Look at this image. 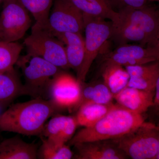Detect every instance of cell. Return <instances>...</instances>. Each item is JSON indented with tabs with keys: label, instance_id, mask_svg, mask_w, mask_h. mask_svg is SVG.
<instances>
[{
	"label": "cell",
	"instance_id": "obj_18",
	"mask_svg": "<svg viewBox=\"0 0 159 159\" xmlns=\"http://www.w3.org/2000/svg\"><path fill=\"white\" fill-rule=\"evenodd\" d=\"M111 37H112L119 45L135 42L140 43L142 46L155 48L152 45L150 39L142 29L132 24L121 21L119 20L116 23H112Z\"/></svg>",
	"mask_w": 159,
	"mask_h": 159
},
{
	"label": "cell",
	"instance_id": "obj_10",
	"mask_svg": "<svg viewBox=\"0 0 159 159\" xmlns=\"http://www.w3.org/2000/svg\"><path fill=\"white\" fill-rule=\"evenodd\" d=\"M118 13L119 21L129 23L142 29L153 47L159 48L158 11L145 5L139 8L124 7Z\"/></svg>",
	"mask_w": 159,
	"mask_h": 159
},
{
	"label": "cell",
	"instance_id": "obj_17",
	"mask_svg": "<svg viewBox=\"0 0 159 159\" xmlns=\"http://www.w3.org/2000/svg\"><path fill=\"white\" fill-rule=\"evenodd\" d=\"M37 146L19 137L5 139L0 143V159H37Z\"/></svg>",
	"mask_w": 159,
	"mask_h": 159
},
{
	"label": "cell",
	"instance_id": "obj_2",
	"mask_svg": "<svg viewBox=\"0 0 159 159\" xmlns=\"http://www.w3.org/2000/svg\"><path fill=\"white\" fill-rule=\"evenodd\" d=\"M145 122L142 114L133 112L118 103L96 124L80 129L68 142L77 143L119 138Z\"/></svg>",
	"mask_w": 159,
	"mask_h": 159
},
{
	"label": "cell",
	"instance_id": "obj_3",
	"mask_svg": "<svg viewBox=\"0 0 159 159\" xmlns=\"http://www.w3.org/2000/svg\"><path fill=\"white\" fill-rule=\"evenodd\" d=\"M118 148L133 159H159V128L144 122L117 139H112Z\"/></svg>",
	"mask_w": 159,
	"mask_h": 159
},
{
	"label": "cell",
	"instance_id": "obj_19",
	"mask_svg": "<svg viewBox=\"0 0 159 159\" xmlns=\"http://www.w3.org/2000/svg\"><path fill=\"white\" fill-rule=\"evenodd\" d=\"M101 74L103 83L114 96L126 86L129 78L123 66L107 61H104Z\"/></svg>",
	"mask_w": 159,
	"mask_h": 159
},
{
	"label": "cell",
	"instance_id": "obj_1",
	"mask_svg": "<svg viewBox=\"0 0 159 159\" xmlns=\"http://www.w3.org/2000/svg\"><path fill=\"white\" fill-rule=\"evenodd\" d=\"M58 108L50 100L36 98L8 107L0 117V131L36 136Z\"/></svg>",
	"mask_w": 159,
	"mask_h": 159
},
{
	"label": "cell",
	"instance_id": "obj_22",
	"mask_svg": "<svg viewBox=\"0 0 159 159\" xmlns=\"http://www.w3.org/2000/svg\"><path fill=\"white\" fill-rule=\"evenodd\" d=\"M113 99V94L103 82L91 84H84L83 82L81 83V97L77 109L85 103L109 104L112 102Z\"/></svg>",
	"mask_w": 159,
	"mask_h": 159
},
{
	"label": "cell",
	"instance_id": "obj_12",
	"mask_svg": "<svg viewBox=\"0 0 159 159\" xmlns=\"http://www.w3.org/2000/svg\"><path fill=\"white\" fill-rule=\"evenodd\" d=\"M155 91L142 90L125 87L114 96L118 104L139 114L146 111L153 106Z\"/></svg>",
	"mask_w": 159,
	"mask_h": 159
},
{
	"label": "cell",
	"instance_id": "obj_32",
	"mask_svg": "<svg viewBox=\"0 0 159 159\" xmlns=\"http://www.w3.org/2000/svg\"><path fill=\"white\" fill-rule=\"evenodd\" d=\"M3 1V0H0V2H1V1Z\"/></svg>",
	"mask_w": 159,
	"mask_h": 159
},
{
	"label": "cell",
	"instance_id": "obj_11",
	"mask_svg": "<svg viewBox=\"0 0 159 159\" xmlns=\"http://www.w3.org/2000/svg\"><path fill=\"white\" fill-rule=\"evenodd\" d=\"M77 159H125L128 157L112 140H98L77 143L74 145Z\"/></svg>",
	"mask_w": 159,
	"mask_h": 159
},
{
	"label": "cell",
	"instance_id": "obj_8",
	"mask_svg": "<svg viewBox=\"0 0 159 159\" xmlns=\"http://www.w3.org/2000/svg\"><path fill=\"white\" fill-rule=\"evenodd\" d=\"M84 16L68 0H54L45 29L52 34L73 32L82 34Z\"/></svg>",
	"mask_w": 159,
	"mask_h": 159
},
{
	"label": "cell",
	"instance_id": "obj_24",
	"mask_svg": "<svg viewBox=\"0 0 159 159\" xmlns=\"http://www.w3.org/2000/svg\"><path fill=\"white\" fill-rule=\"evenodd\" d=\"M20 3L33 16L35 24L45 28L54 0H19Z\"/></svg>",
	"mask_w": 159,
	"mask_h": 159
},
{
	"label": "cell",
	"instance_id": "obj_21",
	"mask_svg": "<svg viewBox=\"0 0 159 159\" xmlns=\"http://www.w3.org/2000/svg\"><path fill=\"white\" fill-rule=\"evenodd\" d=\"M113 102L102 104L86 103L80 107L75 116L78 126L90 127L96 124L115 107Z\"/></svg>",
	"mask_w": 159,
	"mask_h": 159
},
{
	"label": "cell",
	"instance_id": "obj_9",
	"mask_svg": "<svg viewBox=\"0 0 159 159\" xmlns=\"http://www.w3.org/2000/svg\"><path fill=\"white\" fill-rule=\"evenodd\" d=\"M47 90L50 100L57 108L77 111L81 97V84L77 78L61 72L52 79Z\"/></svg>",
	"mask_w": 159,
	"mask_h": 159
},
{
	"label": "cell",
	"instance_id": "obj_6",
	"mask_svg": "<svg viewBox=\"0 0 159 159\" xmlns=\"http://www.w3.org/2000/svg\"><path fill=\"white\" fill-rule=\"evenodd\" d=\"M84 20L85 52L82 66L77 74V79L80 84L85 81L92 63L102 46L111 38L112 31L111 22L84 16Z\"/></svg>",
	"mask_w": 159,
	"mask_h": 159
},
{
	"label": "cell",
	"instance_id": "obj_14",
	"mask_svg": "<svg viewBox=\"0 0 159 159\" xmlns=\"http://www.w3.org/2000/svg\"><path fill=\"white\" fill-rule=\"evenodd\" d=\"M78 126L75 116H56L45 125L42 134L54 142L66 144L74 135Z\"/></svg>",
	"mask_w": 159,
	"mask_h": 159
},
{
	"label": "cell",
	"instance_id": "obj_16",
	"mask_svg": "<svg viewBox=\"0 0 159 159\" xmlns=\"http://www.w3.org/2000/svg\"><path fill=\"white\" fill-rule=\"evenodd\" d=\"M84 16L102 19H108L112 23L119 20L118 12L113 9L110 0H68Z\"/></svg>",
	"mask_w": 159,
	"mask_h": 159
},
{
	"label": "cell",
	"instance_id": "obj_5",
	"mask_svg": "<svg viewBox=\"0 0 159 159\" xmlns=\"http://www.w3.org/2000/svg\"><path fill=\"white\" fill-rule=\"evenodd\" d=\"M23 44L27 53L39 56L60 69L70 68L64 45L45 28L34 24Z\"/></svg>",
	"mask_w": 159,
	"mask_h": 159
},
{
	"label": "cell",
	"instance_id": "obj_7",
	"mask_svg": "<svg viewBox=\"0 0 159 159\" xmlns=\"http://www.w3.org/2000/svg\"><path fill=\"white\" fill-rule=\"evenodd\" d=\"M0 14V40L16 42L21 39L31 25L29 12L19 0H3Z\"/></svg>",
	"mask_w": 159,
	"mask_h": 159
},
{
	"label": "cell",
	"instance_id": "obj_25",
	"mask_svg": "<svg viewBox=\"0 0 159 159\" xmlns=\"http://www.w3.org/2000/svg\"><path fill=\"white\" fill-rule=\"evenodd\" d=\"M21 44L0 40V73H5L14 68L22 51Z\"/></svg>",
	"mask_w": 159,
	"mask_h": 159
},
{
	"label": "cell",
	"instance_id": "obj_4",
	"mask_svg": "<svg viewBox=\"0 0 159 159\" xmlns=\"http://www.w3.org/2000/svg\"><path fill=\"white\" fill-rule=\"evenodd\" d=\"M16 64L21 70L25 80L26 93L39 97L48 89L61 69L42 57L29 53L20 56Z\"/></svg>",
	"mask_w": 159,
	"mask_h": 159
},
{
	"label": "cell",
	"instance_id": "obj_13",
	"mask_svg": "<svg viewBox=\"0 0 159 159\" xmlns=\"http://www.w3.org/2000/svg\"><path fill=\"white\" fill-rule=\"evenodd\" d=\"M129 75L127 87L148 91H155L157 80L159 79L158 61L152 64L125 67Z\"/></svg>",
	"mask_w": 159,
	"mask_h": 159
},
{
	"label": "cell",
	"instance_id": "obj_26",
	"mask_svg": "<svg viewBox=\"0 0 159 159\" xmlns=\"http://www.w3.org/2000/svg\"><path fill=\"white\" fill-rule=\"evenodd\" d=\"M114 52L116 53L126 54L128 56L138 58H153L158 61L159 48L146 47L129 45L128 44L119 45Z\"/></svg>",
	"mask_w": 159,
	"mask_h": 159
},
{
	"label": "cell",
	"instance_id": "obj_30",
	"mask_svg": "<svg viewBox=\"0 0 159 159\" xmlns=\"http://www.w3.org/2000/svg\"><path fill=\"white\" fill-rule=\"evenodd\" d=\"M9 104L0 102V117L2 116L3 113L7 109L8 107H9Z\"/></svg>",
	"mask_w": 159,
	"mask_h": 159
},
{
	"label": "cell",
	"instance_id": "obj_28",
	"mask_svg": "<svg viewBox=\"0 0 159 159\" xmlns=\"http://www.w3.org/2000/svg\"><path fill=\"white\" fill-rule=\"evenodd\" d=\"M124 7L139 8L146 5V0H116Z\"/></svg>",
	"mask_w": 159,
	"mask_h": 159
},
{
	"label": "cell",
	"instance_id": "obj_23",
	"mask_svg": "<svg viewBox=\"0 0 159 159\" xmlns=\"http://www.w3.org/2000/svg\"><path fill=\"white\" fill-rule=\"evenodd\" d=\"M74 153L69 145L61 144L50 139L43 140L39 149H38L37 158L41 159H70Z\"/></svg>",
	"mask_w": 159,
	"mask_h": 159
},
{
	"label": "cell",
	"instance_id": "obj_27",
	"mask_svg": "<svg viewBox=\"0 0 159 159\" xmlns=\"http://www.w3.org/2000/svg\"><path fill=\"white\" fill-rule=\"evenodd\" d=\"M157 61V60L153 58L138 59L126 54L116 53L114 51L108 54L104 58V61L115 63L125 67L128 66L147 64L149 63L155 62Z\"/></svg>",
	"mask_w": 159,
	"mask_h": 159
},
{
	"label": "cell",
	"instance_id": "obj_31",
	"mask_svg": "<svg viewBox=\"0 0 159 159\" xmlns=\"http://www.w3.org/2000/svg\"><path fill=\"white\" fill-rule=\"evenodd\" d=\"M146 1H149L151 2H158L159 0H146Z\"/></svg>",
	"mask_w": 159,
	"mask_h": 159
},
{
	"label": "cell",
	"instance_id": "obj_15",
	"mask_svg": "<svg viewBox=\"0 0 159 159\" xmlns=\"http://www.w3.org/2000/svg\"><path fill=\"white\" fill-rule=\"evenodd\" d=\"M64 45L66 56L70 68L79 72L84 56V39L79 33H57L53 34Z\"/></svg>",
	"mask_w": 159,
	"mask_h": 159
},
{
	"label": "cell",
	"instance_id": "obj_20",
	"mask_svg": "<svg viewBox=\"0 0 159 159\" xmlns=\"http://www.w3.org/2000/svg\"><path fill=\"white\" fill-rule=\"evenodd\" d=\"M26 94L22 84L14 68L0 73V102L9 104L20 95Z\"/></svg>",
	"mask_w": 159,
	"mask_h": 159
},
{
	"label": "cell",
	"instance_id": "obj_29",
	"mask_svg": "<svg viewBox=\"0 0 159 159\" xmlns=\"http://www.w3.org/2000/svg\"><path fill=\"white\" fill-rule=\"evenodd\" d=\"M153 106L155 107L157 111H158L159 107V79L157 80L156 85Z\"/></svg>",
	"mask_w": 159,
	"mask_h": 159
}]
</instances>
